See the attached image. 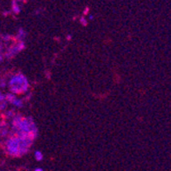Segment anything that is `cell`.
Instances as JSON below:
<instances>
[{
  "label": "cell",
  "mask_w": 171,
  "mask_h": 171,
  "mask_svg": "<svg viewBox=\"0 0 171 171\" xmlns=\"http://www.w3.org/2000/svg\"><path fill=\"white\" fill-rule=\"evenodd\" d=\"M35 171H43V170H42L41 168H37V169L35 170Z\"/></svg>",
  "instance_id": "7a4b0ae2"
},
{
  "label": "cell",
  "mask_w": 171,
  "mask_h": 171,
  "mask_svg": "<svg viewBox=\"0 0 171 171\" xmlns=\"http://www.w3.org/2000/svg\"><path fill=\"white\" fill-rule=\"evenodd\" d=\"M35 156H36L37 160H39V161H40L41 159L43 158V156H42V154L39 151H37L36 153H35Z\"/></svg>",
  "instance_id": "6da1fadb"
}]
</instances>
